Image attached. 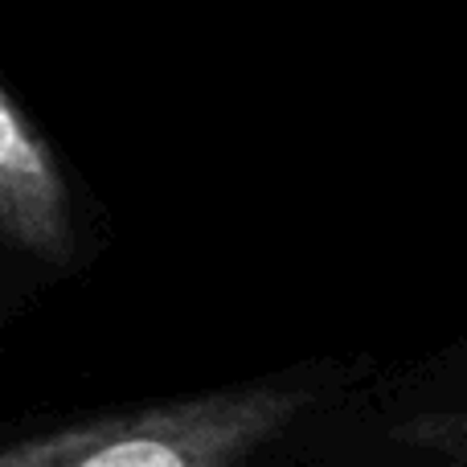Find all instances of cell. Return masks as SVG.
Returning a JSON list of instances; mask_svg holds the SVG:
<instances>
[{"mask_svg":"<svg viewBox=\"0 0 467 467\" xmlns=\"http://www.w3.org/2000/svg\"><path fill=\"white\" fill-rule=\"evenodd\" d=\"M296 410L299 394L279 389L218 394L13 447L0 467H238Z\"/></svg>","mask_w":467,"mask_h":467,"instance_id":"cell-1","label":"cell"},{"mask_svg":"<svg viewBox=\"0 0 467 467\" xmlns=\"http://www.w3.org/2000/svg\"><path fill=\"white\" fill-rule=\"evenodd\" d=\"M74 246V197L49 140L0 87V250L66 258Z\"/></svg>","mask_w":467,"mask_h":467,"instance_id":"cell-2","label":"cell"}]
</instances>
